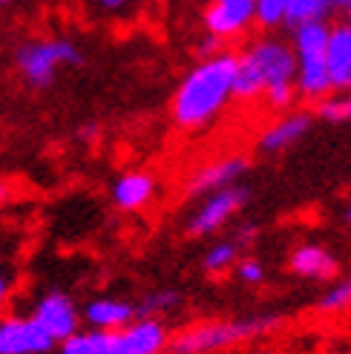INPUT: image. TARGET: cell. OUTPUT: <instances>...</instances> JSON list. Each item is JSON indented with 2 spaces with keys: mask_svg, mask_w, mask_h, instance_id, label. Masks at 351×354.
Listing matches in <instances>:
<instances>
[{
  "mask_svg": "<svg viewBox=\"0 0 351 354\" xmlns=\"http://www.w3.org/2000/svg\"><path fill=\"white\" fill-rule=\"evenodd\" d=\"M15 3V0H0V6H12Z\"/></svg>",
  "mask_w": 351,
  "mask_h": 354,
  "instance_id": "obj_33",
  "label": "cell"
},
{
  "mask_svg": "<svg viewBox=\"0 0 351 354\" xmlns=\"http://www.w3.org/2000/svg\"><path fill=\"white\" fill-rule=\"evenodd\" d=\"M245 173H248V158L245 156H222V158H214V162L202 165L196 173H193L184 185V193L190 199H202L214 190L239 185V179Z\"/></svg>",
  "mask_w": 351,
  "mask_h": 354,
  "instance_id": "obj_11",
  "label": "cell"
},
{
  "mask_svg": "<svg viewBox=\"0 0 351 354\" xmlns=\"http://www.w3.org/2000/svg\"><path fill=\"white\" fill-rule=\"evenodd\" d=\"M58 340L41 326L35 314L0 317V354H52Z\"/></svg>",
  "mask_w": 351,
  "mask_h": 354,
  "instance_id": "obj_7",
  "label": "cell"
},
{
  "mask_svg": "<svg viewBox=\"0 0 351 354\" xmlns=\"http://www.w3.org/2000/svg\"><path fill=\"white\" fill-rule=\"evenodd\" d=\"M345 21H348V24H351V6H348V9H345Z\"/></svg>",
  "mask_w": 351,
  "mask_h": 354,
  "instance_id": "obj_34",
  "label": "cell"
},
{
  "mask_svg": "<svg viewBox=\"0 0 351 354\" xmlns=\"http://www.w3.org/2000/svg\"><path fill=\"white\" fill-rule=\"evenodd\" d=\"M325 64H328L331 84H334V93H351V24L348 21L331 26Z\"/></svg>",
  "mask_w": 351,
  "mask_h": 354,
  "instance_id": "obj_15",
  "label": "cell"
},
{
  "mask_svg": "<svg viewBox=\"0 0 351 354\" xmlns=\"http://www.w3.org/2000/svg\"><path fill=\"white\" fill-rule=\"evenodd\" d=\"M242 251H245V248L234 236L216 239L205 251V257H202V271L210 274V277H225L227 271L236 268V262L242 259Z\"/></svg>",
  "mask_w": 351,
  "mask_h": 354,
  "instance_id": "obj_17",
  "label": "cell"
},
{
  "mask_svg": "<svg viewBox=\"0 0 351 354\" xmlns=\"http://www.w3.org/2000/svg\"><path fill=\"white\" fill-rule=\"evenodd\" d=\"M9 294H12V279H9L3 271H0V306H6Z\"/></svg>",
  "mask_w": 351,
  "mask_h": 354,
  "instance_id": "obj_29",
  "label": "cell"
},
{
  "mask_svg": "<svg viewBox=\"0 0 351 354\" xmlns=\"http://www.w3.org/2000/svg\"><path fill=\"white\" fill-rule=\"evenodd\" d=\"M279 323V314H254V317H225V320H202L179 328L170 337L167 354H219L225 348L256 340L271 334Z\"/></svg>",
  "mask_w": 351,
  "mask_h": 354,
  "instance_id": "obj_3",
  "label": "cell"
},
{
  "mask_svg": "<svg viewBox=\"0 0 351 354\" xmlns=\"http://www.w3.org/2000/svg\"><path fill=\"white\" fill-rule=\"evenodd\" d=\"M288 0H256V26L262 32H274L285 26Z\"/></svg>",
  "mask_w": 351,
  "mask_h": 354,
  "instance_id": "obj_23",
  "label": "cell"
},
{
  "mask_svg": "<svg viewBox=\"0 0 351 354\" xmlns=\"http://www.w3.org/2000/svg\"><path fill=\"white\" fill-rule=\"evenodd\" d=\"M236 66L239 55L231 49L219 52L214 58H202L196 66H190L170 101V115L176 127L190 133L210 127L234 101Z\"/></svg>",
  "mask_w": 351,
  "mask_h": 354,
  "instance_id": "obj_1",
  "label": "cell"
},
{
  "mask_svg": "<svg viewBox=\"0 0 351 354\" xmlns=\"http://www.w3.org/2000/svg\"><path fill=\"white\" fill-rule=\"evenodd\" d=\"M234 274H236V279L242 282V286H262L268 271H265V265H262V259H256V257H242V259L236 262Z\"/></svg>",
  "mask_w": 351,
  "mask_h": 354,
  "instance_id": "obj_24",
  "label": "cell"
},
{
  "mask_svg": "<svg viewBox=\"0 0 351 354\" xmlns=\"http://www.w3.org/2000/svg\"><path fill=\"white\" fill-rule=\"evenodd\" d=\"M135 306H138V317H155V320H164L167 314H176L184 306V297L176 288H159V291H147Z\"/></svg>",
  "mask_w": 351,
  "mask_h": 354,
  "instance_id": "obj_19",
  "label": "cell"
},
{
  "mask_svg": "<svg viewBox=\"0 0 351 354\" xmlns=\"http://www.w3.org/2000/svg\"><path fill=\"white\" fill-rule=\"evenodd\" d=\"M251 202V187L248 185H231L214 190L207 196L199 199V205L190 210L184 219V234L190 239H202V236H214L222 227L231 222L239 210Z\"/></svg>",
  "mask_w": 351,
  "mask_h": 354,
  "instance_id": "obj_6",
  "label": "cell"
},
{
  "mask_svg": "<svg viewBox=\"0 0 351 354\" xmlns=\"http://www.w3.org/2000/svg\"><path fill=\"white\" fill-rule=\"evenodd\" d=\"M308 130H311V113L288 110L259 133L256 147L262 153H283V150L294 147L296 141H303L308 136Z\"/></svg>",
  "mask_w": 351,
  "mask_h": 354,
  "instance_id": "obj_12",
  "label": "cell"
},
{
  "mask_svg": "<svg viewBox=\"0 0 351 354\" xmlns=\"http://www.w3.org/2000/svg\"><path fill=\"white\" fill-rule=\"evenodd\" d=\"M234 101L254 104L262 101L265 93L276 86L296 84V52L288 41L276 38L271 32H262L259 38H251L239 52Z\"/></svg>",
  "mask_w": 351,
  "mask_h": 354,
  "instance_id": "obj_2",
  "label": "cell"
},
{
  "mask_svg": "<svg viewBox=\"0 0 351 354\" xmlns=\"http://www.w3.org/2000/svg\"><path fill=\"white\" fill-rule=\"evenodd\" d=\"M314 113L317 118L328 121V124H345L351 121V93H331L323 101L314 104Z\"/></svg>",
  "mask_w": 351,
  "mask_h": 354,
  "instance_id": "obj_22",
  "label": "cell"
},
{
  "mask_svg": "<svg viewBox=\"0 0 351 354\" xmlns=\"http://www.w3.org/2000/svg\"><path fill=\"white\" fill-rule=\"evenodd\" d=\"M331 3V12H343L345 15V9L351 6V0H328Z\"/></svg>",
  "mask_w": 351,
  "mask_h": 354,
  "instance_id": "obj_30",
  "label": "cell"
},
{
  "mask_svg": "<svg viewBox=\"0 0 351 354\" xmlns=\"http://www.w3.org/2000/svg\"><path fill=\"white\" fill-rule=\"evenodd\" d=\"M12 61L17 75L23 78L29 90H49L58 78V69L81 66L84 52L69 38H26L15 46Z\"/></svg>",
  "mask_w": 351,
  "mask_h": 354,
  "instance_id": "obj_4",
  "label": "cell"
},
{
  "mask_svg": "<svg viewBox=\"0 0 351 354\" xmlns=\"http://www.w3.org/2000/svg\"><path fill=\"white\" fill-rule=\"evenodd\" d=\"M113 331L101 328H78L73 337L58 343V354H110Z\"/></svg>",
  "mask_w": 351,
  "mask_h": 354,
  "instance_id": "obj_18",
  "label": "cell"
},
{
  "mask_svg": "<svg viewBox=\"0 0 351 354\" xmlns=\"http://www.w3.org/2000/svg\"><path fill=\"white\" fill-rule=\"evenodd\" d=\"M256 234H259V225H256V222H242L231 236H234L242 248H248V245H254V242H256Z\"/></svg>",
  "mask_w": 351,
  "mask_h": 354,
  "instance_id": "obj_26",
  "label": "cell"
},
{
  "mask_svg": "<svg viewBox=\"0 0 351 354\" xmlns=\"http://www.w3.org/2000/svg\"><path fill=\"white\" fill-rule=\"evenodd\" d=\"M133 6V0H95V9L104 15H118Z\"/></svg>",
  "mask_w": 351,
  "mask_h": 354,
  "instance_id": "obj_27",
  "label": "cell"
},
{
  "mask_svg": "<svg viewBox=\"0 0 351 354\" xmlns=\"http://www.w3.org/2000/svg\"><path fill=\"white\" fill-rule=\"evenodd\" d=\"M288 271L300 279H314V282H331L340 277V265L334 254L325 251L323 245H296L288 254Z\"/></svg>",
  "mask_w": 351,
  "mask_h": 354,
  "instance_id": "obj_13",
  "label": "cell"
},
{
  "mask_svg": "<svg viewBox=\"0 0 351 354\" xmlns=\"http://www.w3.org/2000/svg\"><path fill=\"white\" fill-rule=\"evenodd\" d=\"M170 337L164 320L155 317H138L130 326L113 331L110 354H167Z\"/></svg>",
  "mask_w": 351,
  "mask_h": 354,
  "instance_id": "obj_8",
  "label": "cell"
},
{
  "mask_svg": "<svg viewBox=\"0 0 351 354\" xmlns=\"http://www.w3.org/2000/svg\"><path fill=\"white\" fill-rule=\"evenodd\" d=\"M81 314L90 328L118 331V328L130 326L133 320H138V306L130 303V299H121V297H95L81 308Z\"/></svg>",
  "mask_w": 351,
  "mask_h": 354,
  "instance_id": "obj_14",
  "label": "cell"
},
{
  "mask_svg": "<svg viewBox=\"0 0 351 354\" xmlns=\"http://www.w3.org/2000/svg\"><path fill=\"white\" fill-rule=\"evenodd\" d=\"M331 15H334V12H331L328 0H288L285 26L296 29V26L311 24V21H328Z\"/></svg>",
  "mask_w": 351,
  "mask_h": 354,
  "instance_id": "obj_21",
  "label": "cell"
},
{
  "mask_svg": "<svg viewBox=\"0 0 351 354\" xmlns=\"http://www.w3.org/2000/svg\"><path fill=\"white\" fill-rule=\"evenodd\" d=\"M256 24V0H210L202 12L205 32H214L227 44L242 38Z\"/></svg>",
  "mask_w": 351,
  "mask_h": 354,
  "instance_id": "obj_9",
  "label": "cell"
},
{
  "mask_svg": "<svg viewBox=\"0 0 351 354\" xmlns=\"http://www.w3.org/2000/svg\"><path fill=\"white\" fill-rule=\"evenodd\" d=\"M314 308H317V314H323V317H340V314L351 311V274L331 279V286L320 294Z\"/></svg>",
  "mask_w": 351,
  "mask_h": 354,
  "instance_id": "obj_20",
  "label": "cell"
},
{
  "mask_svg": "<svg viewBox=\"0 0 351 354\" xmlns=\"http://www.w3.org/2000/svg\"><path fill=\"white\" fill-rule=\"evenodd\" d=\"M32 314L38 317L41 326L58 343H64L66 337H73V334L81 328V320H84V314L75 306V299L69 294H64V291H46V294H41L38 299H35Z\"/></svg>",
  "mask_w": 351,
  "mask_h": 354,
  "instance_id": "obj_10",
  "label": "cell"
},
{
  "mask_svg": "<svg viewBox=\"0 0 351 354\" xmlns=\"http://www.w3.org/2000/svg\"><path fill=\"white\" fill-rule=\"evenodd\" d=\"M345 219H348V225H351V196H348V205H345Z\"/></svg>",
  "mask_w": 351,
  "mask_h": 354,
  "instance_id": "obj_32",
  "label": "cell"
},
{
  "mask_svg": "<svg viewBox=\"0 0 351 354\" xmlns=\"http://www.w3.org/2000/svg\"><path fill=\"white\" fill-rule=\"evenodd\" d=\"M155 179L144 170H130V173H121L118 179L113 182L110 196L115 202V207L121 210H142L155 199Z\"/></svg>",
  "mask_w": 351,
  "mask_h": 354,
  "instance_id": "obj_16",
  "label": "cell"
},
{
  "mask_svg": "<svg viewBox=\"0 0 351 354\" xmlns=\"http://www.w3.org/2000/svg\"><path fill=\"white\" fill-rule=\"evenodd\" d=\"M3 202H6V185L0 182V205H3Z\"/></svg>",
  "mask_w": 351,
  "mask_h": 354,
  "instance_id": "obj_31",
  "label": "cell"
},
{
  "mask_svg": "<svg viewBox=\"0 0 351 354\" xmlns=\"http://www.w3.org/2000/svg\"><path fill=\"white\" fill-rule=\"evenodd\" d=\"M328 35H331L328 21H311L291 29V46L296 52V93H300L303 101L311 104L334 93L325 64Z\"/></svg>",
  "mask_w": 351,
  "mask_h": 354,
  "instance_id": "obj_5",
  "label": "cell"
},
{
  "mask_svg": "<svg viewBox=\"0 0 351 354\" xmlns=\"http://www.w3.org/2000/svg\"><path fill=\"white\" fill-rule=\"evenodd\" d=\"M78 138L86 141V145H93V141L98 138V124H93V121L81 124V127H78Z\"/></svg>",
  "mask_w": 351,
  "mask_h": 354,
  "instance_id": "obj_28",
  "label": "cell"
},
{
  "mask_svg": "<svg viewBox=\"0 0 351 354\" xmlns=\"http://www.w3.org/2000/svg\"><path fill=\"white\" fill-rule=\"evenodd\" d=\"M193 52L199 55V61L202 58H214V55H219V52H225V41L214 32H202V38L193 44Z\"/></svg>",
  "mask_w": 351,
  "mask_h": 354,
  "instance_id": "obj_25",
  "label": "cell"
}]
</instances>
